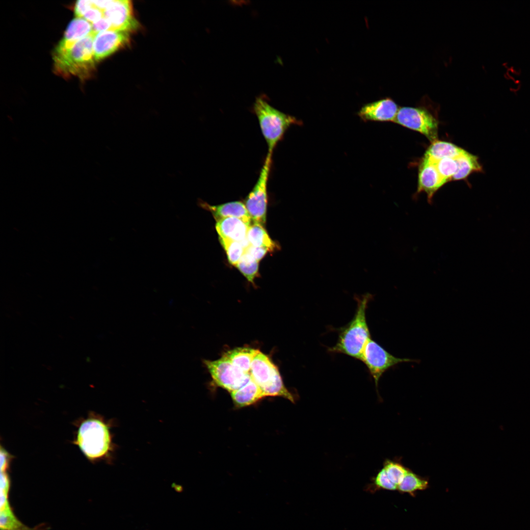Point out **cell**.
<instances>
[{
	"label": "cell",
	"mask_w": 530,
	"mask_h": 530,
	"mask_svg": "<svg viewBox=\"0 0 530 530\" xmlns=\"http://www.w3.org/2000/svg\"><path fill=\"white\" fill-rule=\"evenodd\" d=\"M253 110L259 124L262 134L268 147V153L272 154L278 143L291 126L301 122L271 106L264 98H257Z\"/></svg>",
	"instance_id": "cell-3"
},
{
	"label": "cell",
	"mask_w": 530,
	"mask_h": 530,
	"mask_svg": "<svg viewBox=\"0 0 530 530\" xmlns=\"http://www.w3.org/2000/svg\"><path fill=\"white\" fill-rule=\"evenodd\" d=\"M455 159L457 163L458 169L452 178L453 181L464 179L472 173L483 172L478 158L466 151Z\"/></svg>",
	"instance_id": "cell-18"
},
{
	"label": "cell",
	"mask_w": 530,
	"mask_h": 530,
	"mask_svg": "<svg viewBox=\"0 0 530 530\" xmlns=\"http://www.w3.org/2000/svg\"><path fill=\"white\" fill-rule=\"evenodd\" d=\"M95 34L72 43L59 41L53 52L55 73L63 77L75 76L81 80L90 78L96 62L93 50Z\"/></svg>",
	"instance_id": "cell-1"
},
{
	"label": "cell",
	"mask_w": 530,
	"mask_h": 530,
	"mask_svg": "<svg viewBox=\"0 0 530 530\" xmlns=\"http://www.w3.org/2000/svg\"><path fill=\"white\" fill-rule=\"evenodd\" d=\"M75 443L88 459H101L111 450L109 428L102 419L89 418L80 424Z\"/></svg>",
	"instance_id": "cell-4"
},
{
	"label": "cell",
	"mask_w": 530,
	"mask_h": 530,
	"mask_svg": "<svg viewBox=\"0 0 530 530\" xmlns=\"http://www.w3.org/2000/svg\"><path fill=\"white\" fill-rule=\"evenodd\" d=\"M201 207L211 212L217 220L225 217H236L250 226L251 217L245 204L240 201H233L217 206H212L199 200Z\"/></svg>",
	"instance_id": "cell-14"
},
{
	"label": "cell",
	"mask_w": 530,
	"mask_h": 530,
	"mask_svg": "<svg viewBox=\"0 0 530 530\" xmlns=\"http://www.w3.org/2000/svg\"><path fill=\"white\" fill-rule=\"evenodd\" d=\"M464 151L451 143L436 140L428 147L424 157L436 162L445 158L455 159Z\"/></svg>",
	"instance_id": "cell-17"
},
{
	"label": "cell",
	"mask_w": 530,
	"mask_h": 530,
	"mask_svg": "<svg viewBox=\"0 0 530 530\" xmlns=\"http://www.w3.org/2000/svg\"><path fill=\"white\" fill-rule=\"evenodd\" d=\"M246 238L251 245L265 247L270 251L277 247L276 244L270 238L263 225L258 223L254 222L250 226Z\"/></svg>",
	"instance_id": "cell-23"
},
{
	"label": "cell",
	"mask_w": 530,
	"mask_h": 530,
	"mask_svg": "<svg viewBox=\"0 0 530 530\" xmlns=\"http://www.w3.org/2000/svg\"><path fill=\"white\" fill-rule=\"evenodd\" d=\"M398 109L392 99L387 98L364 105L358 115L365 122H394Z\"/></svg>",
	"instance_id": "cell-13"
},
{
	"label": "cell",
	"mask_w": 530,
	"mask_h": 530,
	"mask_svg": "<svg viewBox=\"0 0 530 530\" xmlns=\"http://www.w3.org/2000/svg\"><path fill=\"white\" fill-rule=\"evenodd\" d=\"M219 241L225 249L229 263L235 266L245 252V248L239 242L219 238Z\"/></svg>",
	"instance_id": "cell-26"
},
{
	"label": "cell",
	"mask_w": 530,
	"mask_h": 530,
	"mask_svg": "<svg viewBox=\"0 0 530 530\" xmlns=\"http://www.w3.org/2000/svg\"><path fill=\"white\" fill-rule=\"evenodd\" d=\"M259 351L249 347H238L228 351L223 356L241 371L250 374L251 363Z\"/></svg>",
	"instance_id": "cell-19"
},
{
	"label": "cell",
	"mask_w": 530,
	"mask_h": 530,
	"mask_svg": "<svg viewBox=\"0 0 530 530\" xmlns=\"http://www.w3.org/2000/svg\"><path fill=\"white\" fill-rule=\"evenodd\" d=\"M272 155L267 153L256 183L245 200V206L254 222L265 223L267 205V184L270 174Z\"/></svg>",
	"instance_id": "cell-7"
},
{
	"label": "cell",
	"mask_w": 530,
	"mask_h": 530,
	"mask_svg": "<svg viewBox=\"0 0 530 530\" xmlns=\"http://www.w3.org/2000/svg\"><path fill=\"white\" fill-rule=\"evenodd\" d=\"M435 164L439 174L446 183L452 180L458 169L457 163L455 159H443L435 162Z\"/></svg>",
	"instance_id": "cell-27"
},
{
	"label": "cell",
	"mask_w": 530,
	"mask_h": 530,
	"mask_svg": "<svg viewBox=\"0 0 530 530\" xmlns=\"http://www.w3.org/2000/svg\"><path fill=\"white\" fill-rule=\"evenodd\" d=\"M269 249L263 247H256L250 244L245 248V252L249 253L255 260L259 262L266 254Z\"/></svg>",
	"instance_id": "cell-29"
},
{
	"label": "cell",
	"mask_w": 530,
	"mask_h": 530,
	"mask_svg": "<svg viewBox=\"0 0 530 530\" xmlns=\"http://www.w3.org/2000/svg\"><path fill=\"white\" fill-rule=\"evenodd\" d=\"M250 374L265 397H280L295 402V397L286 387L277 367L260 351L252 360Z\"/></svg>",
	"instance_id": "cell-5"
},
{
	"label": "cell",
	"mask_w": 530,
	"mask_h": 530,
	"mask_svg": "<svg viewBox=\"0 0 530 530\" xmlns=\"http://www.w3.org/2000/svg\"><path fill=\"white\" fill-rule=\"evenodd\" d=\"M360 360L368 368L377 389L379 380L385 371L399 363L417 362L415 359L393 355L371 338L365 345Z\"/></svg>",
	"instance_id": "cell-6"
},
{
	"label": "cell",
	"mask_w": 530,
	"mask_h": 530,
	"mask_svg": "<svg viewBox=\"0 0 530 530\" xmlns=\"http://www.w3.org/2000/svg\"><path fill=\"white\" fill-rule=\"evenodd\" d=\"M231 396L237 408L251 405L265 397L262 389L251 377L244 386L232 392Z\"/></svg>",
	"instance_id": "cell-16"
},
{
	"label": "cell",
	"mask_w": 530,
	"mask_h": 530,
	"mask_svg": "<svg viewBox=\"0 0 530 530\" xmlns=\"http://www.w3.org/2000/svg\"><path fill=\"white\" fill-rule=\"evenodd\" d=\"M372 480L373 485L377 488L390 491L397 490V486L390 480L383 468L377 473Z\"/></svg>",
	"instance_id": "cell-28"
},
{
	"label": "cell",
	"mask_w": 530,
	"mask_h": 530,
	"mask_svg": "<svg viewBox=\"0 0 530 530\" xmlns=\"http://www.w3.org/2000/svg\"><path fill=\"white\" fill-rule=\"evenodd\" d=\"M429 487L427 477L420 476L409 468L406 475L398 486L397 491L401 494L407 493L415 497L417 492L423 491Z\"/></svg>",
	"instance_id": "cell-21"
},
{
	"label": "cell",
	"mask_w": 530,
	"mask_h": 530,
	"mask_svg": "<svg viewBox=\"0 0 530 530\" xmlns=\"http://www.w3.org/2000/svg\"><path fill=\"white\" fill-rule=\"evenodd\" d=\"M129 32L110 29L95 34L93 50L96 62L107 57L130 43Z\"/></svg>",
	"instance_id": "cell-11"
},
{
	"label": "cell",
	"mask_w": 530,
	"mask_h": 530,
	"mask_svg": "<svg viewBox=\"0 0 530 530\" xmlns=\"http://www.w3.org/2000/svg\"><path fill=\"white\" fill-rule=\"evenodd\" d=\"M0 530H39V527L31 528L22 523L14 514L9 499L0 501Z\"/></svg>",
	"instance_id": "cell-22"
},
{
	"label": "cell",
	"mask_w": 530,
	"mask_h": 530,
	"mask_svg": "<svg viewBox=\"0 0 530 530\" xmlns=\"http://www.w3.org/2000/svg\"><path fill=\"white\" fill-rule=\"evenodd\" d=\"M394 122L425 135L430 141H436L438 122L427 110L418 107L399 108Z\"/></svg>",
	"instance_id": "cell-9"
},
{
	"label": "cell",
	"mask_w": 530,
	"mask_h": 530,
	"mask_svg": "<svg viewBox=\"0 0 530 530\" xmlns=\"http://www.w3.org/2000/svg\"><path fill=\"white\" fill-rule=\"evenodd\" d=\"M203 362L215 384L230 393L244 386L251 379L250 374L241 371L224 356Z\"/></svg>",
	"instance_id": "cell-8"
},
{
	"label": "cell",
	"mask_w": 530,
	"mask_h": 530,
	"mask_svg": "<svg viewBox=\"0 0 530 530\" xmlns=\"http://www.w3.org/2000/svg\"><path fill=\"white\" fill-rule=\"evenodd\" d=\"M446 183L439 174L435 162L424 157L419 167L417 193L425 192L428 202L431 203L435 192Z\"/></svg>",
	"instance_id": "cell-12"
},
{
	"label": "cell",
	"mask_w": 530,
	"mask_h": 530,
	"mask_svg": "<svg viewBox=\"0 0 530 530\" xmlns=\"http://www.w3.org/2000/svg\"><path fill=\"white\" fill-rule=\"evenodd\" d=\"M250 226L236 217H225L216 221L215 228L219 238L241 242L246 239Z\"/></svg>",
	"instance_id": "cell-15"
},
{
	"label": "cell",
	"mask_w": 530,
	"mask_h": 530,
	"mask_svg": "<svg viewBox=\"0 0 530 530\" xmlns=\"http://www.w3.org/2000/svg\"><path fill=\"white\" fill-rule=\"evenodd\" d=\"M101 10L103 18L109 22L112 29L130 32L136 30L139 27V23L133 16L132 4L130 0H111L109 5Z\"/></svg>",
	"instance_id": "cell-10"
},
{
	"label": "cell",
	"mask_w": 530,
	"mask_h": 530,
	"mask_svg": "<svg viewBox=\"0 0 530 530\" xmlns=\"http://www.w3.org/2000/svg\"><path fill=\"white\" fill-rule=\"evenodd\" d=\"M1 496H8V495H1Z\"/></svg>",
	"instance_id": "cell-30"
},
{
	"label": "cell",
	"mask_w": 530,
	"mask_h": 530,
	"mask_svg": "<svg viewBox=\"0 0 530 530\" xmlns=\"http://www.w3.org/2000/svg\"><path fill=\"white\" fill-rule=\"evenodd\" d=\"M372 295L367 293L357 297V308L352 319L339 330L338 341L328 350L334 353H343L360 359L363 349L371 338L366 318V311Z\"/></svg>",
	"instance_id": "cell-2"
},
{
	"label": "cell",
	"mask_w": 530,
	"mask_h": 530,
	"mask_svg": "<svg viewBox=\"0 0 530 530\" xmlns=\"http://www.w3.org/2000/svg\"><path fill=\"white\" fill-rule=\"evenodd\" d=\"M390 480L397 486L406 475L409 468L405 467L400 458L386 459L383 463V468Z\"/></svg>",
	"instance_id": "cell-24"
},
{
	"label": "cell",
	"mask_w": 530,
	"mask_h": 530,
	"mask_svg": "<svg viewBox=\"0 0 530 530\" xmlns=\"http://www.w3.org/2000/svg\"><path fill=\"white\" fill-rule=\"evenodd\" d=\"M236 266L242 274L252 283L257 275L259 268V262L249 253L245 252Z\"/></svg>",
	"instance_id": "cell-25"
},
{
	"label": "cell",
	"mask_w": 530,
	"mask_h": 530,
	"mask_svg": "<svg viewBox=\"0 0 530 530\" xmlns=\"http://www.w3.org/2000/svg\"><path fill=\"white\" fill-rule=\"evenodd\" d=\"M92 34H94L91 23L83 18L76 17L68 25L60 41L74 42Z\"/></svg>",
	"instance_id": "cell-20"
}]
</instances>
